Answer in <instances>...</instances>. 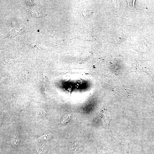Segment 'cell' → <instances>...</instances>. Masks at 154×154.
I'll return each mask as SVG.
<instances>
[{
	"label": "cell",
	"mask_w": 154,
	"mask_h": 154,
	"mask_svg": "<svg viewBox=\"0 0 154 154\" xmlns=\"http://www.w3.org/2000/svg\"><path fill=\"white\" fill-rule=\"evenodd\" d=\"M20 141L19 133L18 132H15L12 137V144L14 146H17L19 144Z\"/></svg>",
	"instance_id": "cell-2"
},
{
	"label": "cell",
	"mask_w": 154,
	"mask_h": 154,
	"mask_svg": "<svg viewBox=\"0 0 154 154\" xmlns=\"http://www.w3.org/2000/svg\"><path fill=\"white\" fill-rule=\"evenodd\" d=\"M93 13L91 10H85L82 11V14L85 19H88L91 17Z\"/></svg>",
	"instance_id": "cell-3"
},
{
	"label": "cell",
	"mask_w": 154,
	"mask_h": 154,
	"mask_svg": "<svg viewBox=\"0 0 154 154\" xmlns=\"http://www.w3.org/2000/svg\"><path fill=\"white\" fill-rule=\"evenodd\" d=\"M81 39L82 40H85L94 41L95 40V39L93 37L91 36H86L81 38Z\"/></svg>",
	"instance_id": "cell-5"
},
{
	"label": "cell",
	"mask_w": 154,
	"mask_h": 154,
	"mask_svg": "<svg viewBox=\"0 0 154 154\" xmlns=\"http://www.w3.org/2000/svg\"><path fill=\"white\" fill-rule=\"evenodd\" d=\"M37 151L40 154H44L46 151V148L45 147L43 146H39L37 148Z\"/></svg>",
	"instance_id": "cell-4"
},
{
	"label": "cell",
	"mask_w": 154,
	"mask_h": 154,
	"mask_svg": "<svg viewBox=\"0 0 154 154\" xmlns=\"http://www.w3.org/2000/svg\"><path fill=\"white\" fill-rule=\"evenodd\" d=\"M51 135L50 134H47L42 136V139H48L51 138Z\"/></svg>",
	"instance_id": "cell-7"
},
{
	"label": "cell",
	"mask_w": 154,
	"mask_h": 154,
	"mask_svg": "<svg viewBox=\"0 0 154 154\" xmlns=\"http://www.w3.org/2000/svg\"><path fill=\"white\" fill-rule=\"evenodd\" d=\"M135 72L136 74L138 73H139L142 72H145L147 73V74L150 76L151 78L152 79V78L150 74L149 73V70L146 68L144 67L143 66H142L141 65L139 64V63H138L137 62V65L136 67V70L135 71H133Z\"/></svg>",
	"instance_id": "cell-1"
},
{
	"label": "cell",
	"mask_w": 154,
	"mask_h": 154,
	"mask_svg": "<svg viewBox=\"0 0 154 154\" xmlns=\"http://www.w3.org/2000/svg\"><path fill=\"white\" fill-rule=\"evenodd\" d=\"M70 117V115H67L65 116L62 120V122L63 123L67 122L69 120Z\"/></svg>",
	"instance_id": "cell-6"
}]
</instances>
